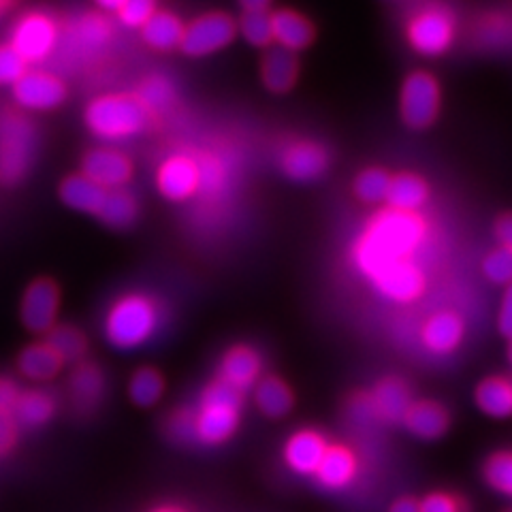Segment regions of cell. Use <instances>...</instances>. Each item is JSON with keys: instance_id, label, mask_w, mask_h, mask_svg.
<instances>
[{"instance_id": "obj_1", "label": "cell", "mask_w": 512, "mask_h": 512, "mask_svg": "<svg viewBox=\"0 0 512 512\" xmlns=\"http://www.w3.org/2000/svg\"><path fill=\"white\" fill-rule=\"evenodd\" d=\"M427 224L419 214L395 210L378 212L355 246V263L361 274L372 282L389 267L412 261L414 250L421 246Z\"/></svg>"}, {"instance_id": "obj_2", "label": "cell", "mask_w": 512, "mask_h": 512, "mask_svg": "<svg viewBox=\"0 0 512 512\" xmlns=\"http://www.w3.org/2000/svg\"><path fill=\"white\" fill-rule=\"evenodd\" d=\"M88 131L105 141H120L143 133L152 114L137 94H105L86 107Z\"/></svg>"}, {"instance_id": "obj_3", "label": "cell", "mask_w": 512, "mask_h": 512, "mask_svg": "<svg viewBox=\"0 0 512 512\" xmlns=\"http://www.w3.org/2000/svg\"><path fill=\"white\" fill-rule=\"evenodd\" d=\"M37 126L18 111L0 114V184L22 182L37 156Z\"/></svg>"}, {"instance_id": "obj_4", "label": "cell", "mask_w": 512, "mask_h": 512, "mask_svg": "<svg viewBox=\"0 0 512 512\" xmlns=\"http://www.w3.org/2000/svg\"><path fill=\"white\" fill-rule=\"evenodd\" d=\"M242 393L222 380L212 382L203 391L199 412L195 414V436L205 444H222L229 440L239 423Z\"/></svg>"}, {"instance_id": "obj_5", "label": "cell", "mask_w": 512, "mask_h": 512, "mask_svg": "<svg viewBox=\"0 0 512 512\" xmlns=\"http://www.w3.org/2000/svg\"><path fill=\"white\" fill-rule=\"evenodd\" d=\"M156 329L154 303L141 295L120 299L107 314L105 335L116 348H137L146 342Z\"/></svg>"}, {"instance_id": "obj_6", "label": "cell", "mask_w": 512, "mask_h": 512, "mask_svg": "<svg viewBox=\"0 0 512 512\" xmlns=\"http://www.w3.org/2000/svg\"><path fill=\"white\" fill-rule=\"evenodd\" d=\"M399 109H402L404 122L416 131L434 124L440 114V86L436 77L423 71L410 73L404 79Z\"/></svg>"}, {"instance_id": "obj_7", "label": "cell", "mask_w": 512, "mask_h": 512, "mask_svg": "<svg viewBox=\"0 0 512 512\" xmlns=\"http://www.w3.org/2000/svg\"><path fill=\"white\" fill-rule=\"evenodd\" d=\"M237 35V24L227 13H207L184 30L180 50L186 56H207L227 47Z\"/></svg>"}, {"instance_id": "obj_8", "label": "cell", "mask_w": 512, "mask_h": 512, "mask_svg": "<svg viewBox=\"0 0 512 512\" xmlns=\"http://www.w3.org/2000/svg\"><path fill=\"white\" fill-rule=\"evenodd\" d=\"M455 37L451 13L440 7H429L414 15L408 24V41L423 56H438L448 50Z\"/></svg>"}, {"instance_id": "obj_9", "label": "cell", "mask_w": 512, "mask_h": 512, "mask_svg": "<svg viewBox=\"0 0 512 512\" xmlns=\"http://www.w3.org/2000/svg\"><path fill=\"white\" fill-rule=\"evenodd\" d=\"M60 310V288L50 278L30 282L22 297L20 318L32 333H50L56 327Z\"/></svg>"}, {"instance_id": "obj_10", "label": "cell", "mask_w": 512, "mask_h": 512, "mask_svg": "<svg viewBox=\"0 0 512 512\" xmlns=\"http://www.w3.org/2000/svg\"><path fill=\"white\" fill-rule=\"evenodd\" d=\"M58 30L52 18L45 13H28L15 24L11 45L28 64L41 62L54 52Z\"/></svg>"}, {"instance_id": "obj_11", "label": "cell", "mask_w": 512, "mask_h": 512, "mask_svg": "<svg viewBox=\"0 0 512 512\" xmlns=\"http://www.w3.org/2000/svg\"><path fill=\"white\" fill-rule=\"evenodd\" d=\"M13 99L30 111H50L67 99V86L60 77L43 71H28L13 86Z\"/></svg>"}, {"instance_id": "obj_12", "label": "cell", "mask_w": 512, "mask_h": 512, "mask_svg": "<svg viewBox=\"0 0 512 512\" xmlns=\"http://www.w3.org/2000/svg\"><path fill=\"white\" fill-rule=\"evenodd\" d=\"M82 175L105 190H118L131 182L133 163L118 150L96 148L84 156Z\"/></svg>"}, {"instance_id": "obj_13", "label": "cell", "mask_w": 512, "mask_h": 512, "mask_svg": "<svg viewBox=\"0 0 512 512\" xmlns=\"http://www.w3.org/2000/svg\"><path fill=\"white\" fill-rule=\"evenodd\" d=\"M201 169L192 158L173 156L158 169V190L169 201H184L197 192Z\"/></svg>"}, {"instance_id": "obj_14", "label": "cell", "mask_w": 512, "mask_h": 512, "mask_svg": "<svg viewBox=\"0 0 512 512\" xmlns=\"http://www.w3.org/2000/svg\"><path fill=\"white\" fill-rule=\"evenodd\" d=\"M374 284L384 297L408 303L423 295L425 276L421 267L414 261H404L389 267L387 271H382V274L374 280Z\"/></svg>"}, {"instance_id": "obj_15", "label": "cell", "mask_w": 512, "mask_h": 512, "mask_svg": "<svg viewBox=\"0 0 512 512\" xmlns=\"http://www.w3.org/2000/svg\"><path fill=\"white\" fill-rule=\"evenodd\" d=\"M329 165L327 152L312 141H299L282 156V169L295 182H314Z\"/></svg>"}, {"instance_id": "obj_16", "label": "cell", "mask_w": 512, "mask_h": 512, "mask_svg": "<svg viewBox=\"0 0 512 512\" xmlns=\"http://www.w3.org/2000/svg\"><path fill=\"white\" fill-rule=\"evenodd\" d=\"M261 77L269 92L284 94L291 90L299 77V60L284 47H269L261 60Z\"/></svg>"}, {"instance_id": "obj_17", "label": "cell", "mask_w": 512, "mask_h": 512, "mask_svg": "<svg viewBox=\"0 0 512 512\" xmlns=\"http://www.w3.org/2000/svg\"><path fill=\"white\" fill-rule=\"evenodd\" d=\"M58 195H60V201L67 205L69 210L99 216L107 197V190L88 180L86 175L77 173V175H69V178H64L60 182Z\"/></svg>"}, {"instance_id": "obj_18", "label": "cell", "mask_w": 512, "mask_h": 512, "mask_svg": "<svg viewBox=\"0 0 512 512\" xmlns=\"http://www.w3.org/2000/svg\"><path fill=\"white\" fill-rule=\"evenodd\" d=\"M261 374V359L248 346L231 348L222 359L220 378L224 384H229L235 391H246L256 382Z\"/></svg>"}, {"instance_id": "obj_19", "label": "cell", "mask_w": 512, "mask_h": 512, "mask_svg": "<svg viewBox=\"0 0 512 512\" xmlns=\"http://www.w3.org/2000/svg\"><path fill=\"white\" fill-rule=\"evenodd\" d=\"M271 30L278 47L288 52H299L314 41V26L301 13L291 9H280L271 13Z\"/></svg>"}, {"instance_id": "obj_20", "label": "cell", "mask_w": 512, "mask_h": 512, "mask_svg": "<svg viewBox=\"0 0 512 512\" xmlns=\"http://www.w3.org/2000/svg\"><path fill=\"white\" fill-rule=\"evenodd\" d=\"M329 444L316 431H299L286 442V463L299 474H316Z\"/></svg>"}, {"instance_id": "obj_21", "label": "cell", "mask_w": 512, "mask_h": 512, "mask_svg": "<svg viewBox=\"0 0 512 512\" xmlns=\"http://www.w3.org/2000/svg\"><path fill=\"white\" fill-rule=\"evenodd\" d=\"M423 344L436 352V355H448L453 352L463 338V320L455 312H438L423 325Z\"/></svg>"}, {"instance_id": "obj_22", "label": "cell", "mask_w": 512, "mask_h": 512, "mask_svg": "<svg viewBox=\"0 0 512 512\" xmlns=\"http://www.w3.org/2000/svg\"><path fill=\"white\" fill-rule=\"evenodd\" d=\"M429 199V186L423 178L414 173H399L391 178V186L387 192L389 210L416 214Z\"/></svg>"}, {"instance_id": "obj_23", "label": "cell", "mask_w": 512, "mask_h": 512, "mask_svg": "<svg viewBox=\"0 0 512 512\" xmlns=\"http://www.w3.org/2000/svg\"><path fill=\"white\" fill-rule=\"evenodd\" d=\"M357 459L346 446H329L316 470L318 483L327 489H342L355 480Z\"/></svg>"}, {"instance_id": "obj_24", "label": "cell", "mask_w": 512, "mask_h": 512, "mask_svg": "<svg viewBox=\"0 0 512 512\" xmlns=\"http://www.w3.org/2000/svg\"><path fill=\"white\" fill-rule=\"evenodd\" d=\"M410 434L421 440H436L448 429V414L436 402H416L402 421Z\"/></svg>"}, {"instance_id": "obj_25", "label": "cell", "mask_w": 512, "mask_h": 512, "mask_svg": "<svg viewBox=\"0 0 512 512\" xmlns=\"http://www.w3.org/2000/svg\"><path fill=\"white\" fill-rule=\"evenodd\" d=\"M186 26L180 22L178 15L169 11H156L152 18L141 28V37L152 50L169 52L180 47Z\"/></svg>"}, {"instance_id": "obj_26", "label": "cell", "mask_w": 512, "mask_h": 512, "mask_svg": "<svg viewBox=\"0 0 512 512\" xmlns=\"http://www.w3.org/2000/svg\"><path fill=\"white\" fill-rule=\"evenodd\" d=\"M64 361L58 357V352L50 344H32L24 348L18 357V370L22 376L35 382L52 380L60 374Z\"/></svg>"}, {"instance_id": "obj_27", "label": "cell", "mask_w": 512, "mask_h": 512, "mask_svg": "<svg viewBox=\"0 0 512 512\" xmlns=\"http://www.w3.org/2000/svg\"><path fill=\"white\" fill-rule=\"evenodd\" d=\"M372 404L380 419L389 423L404 421L408 408L412 406L408 387L397 378H387L378 384L372 397Z\"/></svg>"}, {"instance_id": "obj_28", "label": "cell", "mask_w": 512, "mask_h": 512, "mask_svg": "<svg viewBox=\"0 0 512 512\" xmlns=\"http://www.w3.org/2000/svg\"><path fill=\"white\" fill-rule=\"evenodd\" d=\"M254 399L256 406H259L261 412L269 416V419H282V416H286L293 408L291 389L276 376H267L256 382Z\"/></svg>"}, {"instance_id": "obj_29", "label": "cell", "mask_w": 512, "mask_h": 512, "mask_svg": "<svg viewBox=\"0 0 512 512\" xmlns=\"http://www.w3.org/2000/svg\"><path fill=\"white\" fill-rule=\"evenodd\" d=\"M476 406L493 419L512 414V382L504 378H487L476 389Z\"/></svg>"}, {"instance_id": "obj_30", "label": "cell", "mask_w": 512, "mask_h": 512, "mask_svg": "<svg viewBox=\"0 0 512 512\" xmlns=\"http://www.w3.org/2000/svg\"><path fill=\"white\" fill-rule=\"evenodd\" d=\"M137 201L131 192L118 188V190H107L105 203L99 212V218L103 224L111 229H128L137 220Z\"/></svg>"}, {"instance_id": "obj_31", "label": "cell", "mask_w": 512, "mask_h": 512, "mask_svg": "<svg viewBox=\"0 0 512 512\" xmlns=\"http://www.w3.org/2000/svg\"><path fill=\"white\" fill-rule=\"evenodd\" d=\"M11 414L26 427H39L54 416V399L43 391H26L20 395Z\"/></svg>"}, {"instance_id": "obj_32", "label": "cell", "mask_w": 512, "mask_h": 512, "mask_svg": "<svg viewBox=\"0 0 512 512\" xmlns=\"http://www.w3.org/2000/svg\"><path fill=\"white\" fill-rule=\"evenodd\" d=\"M165 391V380L160 376L158 370L154 367H141L137 370L128 382V397L135 406L141 408H150L154 406L160 397H163Z\"/></svg>"}, {"instance_id": "obj_33", "label": "cell", "mask_w": 512, "mask_h": 512, "mask_svg": "<svg viewBox=\"0 0 512 512\" xmlns=\"http://www.w3.org/2000/svg\"><path fill=\"white\" fill-rule=\"evenodd\" d=\"M45 344H50L64 363L79 361L88 350L84 333L75 327H54L50 333H47Z\"/></svg>"}, {"instance_id": "obj_34", "label": "cell", "mask_w": 512, "mask_h": 512, "mask_svg": "<svg viewBox=\"0 0 512 512\" xmlns=\"http://www.w3.org/2000/svg\"><path fill=\"white\" fill-rule=\"evenodd\" d=\"M71 391H73L75 402L82 408L94 406L99 402L101 391H103V380L99 370H96L94 365H79L71 380Z\"/></svg>"}, {"instance_id": "obj_35", "label": "cell", "mask_w": 512, "mask_h": 512, "mask_svg": "<svg viewBox=\"0 0 512 512\" xmlns=\"http://www.w3.org/2000/svg\"><path fill=\"white\" fill-rule=\"evenodd\" d=\"M391 178L393 175H389L384 169H365L355 180V195L367 205L384 203L387 201Z\"/></svg>"}, {"instance_id": "obj_36", "label": "cell", "mask_w": 512, "mask_h": 512, "mask_svg": "<svg viewBox=\"0 0 512 512\" xmlns=\"http://www.w3.org/2000/svg\"><path fill=\"white\" fill-rule=\"evenodd\" d=\"M483 474L491 489L512 498V453H498L489 457Z\"/></svg>"}, {"instance_id": "obj_37", "label": "cell", "mask_w": 512, "mask_h": 512, "mask_svg": "<svg viewBox=\"0 0 512 512\" xmlns=\"http://www.w3.org/2000/svg\"><path fill=\"white\" fill-rule=\"evenodd\" d=\"M137 99L146 105V109L152 114V111H160V109L169 107V103L173 99V88L165 77L154 75V77H148L146 82L139 86Z\"/></svg>"}, {"instance_id": "obj_38", "label": "cell", "mask_w": 512, "mask_h": 512, "mask_svg": "<svg viewBox=\"0 0 512 512\" xmlns=\"http://www.w3.org/2000/svg\"><path fill=\"white\" fill-rule=\"evenodd\" d=\"M239 30H242V37L254 47H269V43L274 41L271 13H244Z\"/></svg>"}, {"instance_id": "obj_39", "label": "cell", "mask_w": 512, "mask_h": 512, "mask_svg": "<svg viewBox=\"0 0 512 512\" xmlns=\"http://www.w3.org/2000/svg\"><path fill=\"white\" fill-rule=\"evenodd\" d=\"M483 274L489 282L510 286L512 284V250L510 248H495L483 261Z\"/></svg>"}, {"instance_id": "obj_40", "label": "cell", "mask_w": 512, "mask_h": 512, "mask_svg": "<svg viewBox=\"0 0 512 512\" xmlns=\"http://www.w3.org/2000/svg\"><path fill=\"white\" fill-rule=\"evenodd\" d=\"M28 73V62L11 43L0 45V86H15Z\"/></svg>"}, {"instance_id": "obj_41", "label": "cell", "mask_w": 512, "mask_h": 512, "mask_svg": "<svg viewBox=\"0 0 512 512\" xmlns=\"http://www.w3.org/2000/svg\"><path fill=\"white\" fill-rule=\"evenodd\" d=\"M154 13H156V5L150 3V0H124L118 11L120 20L131 28H137V26L143 28Z\"/></svg>"}, {"instance_id": "obj_42", "label": "cell", "mask_w": 512, "mask_h": 512, "mask_svg": "<svg viewBox=\"0 0 512 512\" xmlns=\"http://www.w3.org/2000/svg\"><path fill=\"white\" fill-rule=\"evenodd\" d=\"M421 512H461V504L446 493H434L421 502Z\"/></svg>"}, {"instance_id": "obj_43", "label": "cell", "mask_w": 512, "mask_h": 512, "mask_svg": "<svg viewBox=\"0 0 512 512\" xmlns=\"http://www.w3.org/2000/svg\"><path fill=\"white\" fill-rule=\"evenodd\" d=\"M15 436H18V431H15L13 414L0 412V457H5L11 451L15 444Z\"/></svg>"}, {"instance_id": "obj_44", "label": "cell", "mask_w": 512, "mask_h": 512, "mask_svg": "<svg viewBox=\"0 0 512 512\" xmlns=\"http://www.w3.org/2000/svg\"><path fill=\"white\" fill-rule=\"evenodd\" d=\"M498 327L504 338L512 342V284L506 286L504 297H502V308L498 314Z\"/></svg>"}, {"instance_id": "obj_45", "label": "cell", "mask_w": 512, "mask_h": 512, "mask_svg": "<svg viewBox=\"0 0 512 512\" xmlns=\"http://www.w3.org/2000/svg\"><path fill=\"white\" fill-rule=\"evenodd\" d=\"M20 391L15 387V382L9 378H0V412H13L15 404L20 399Z\"/></svg>"}, {"instance_id": "obj_46", "label": "cell", "mask_w": 512, "mask_h": 512, "mask_svg": "<svg viewBox=\"0 0 512 512\" xmlns=\"http://www.w3.org/2000/svg\"><path fill=\"white\" fill-rule=\"evenodd\" d=\"M495 239H498L502 248H510L512 250V214H504L498 218L493 227Z\"/></svg>"}, {"instance_id": "obj_47", "label": "cell", "mask_w": 512, "mask_h": 512, "mask_svg": "<svg viewBox=\"0 0 512 512\" xmlns=\"http://www.w3.org/2000/svg\"><path fill=\"white\" fill-rule=\"evenodd\" d=\"M389 512H421V504L414 502L410 498H404V500H397Z\"/></svg>"}, {"instance_id": "obj_48", "label": "cell", "mask_w": 512, "mask_h": 512, "mask_svg": "<svg viewBox=\"0 0 512 512\" xmlns=\"http://www.w3.org/2000/svg\"><path fill=\"white\" fill-rule=\"evenodd\" d=\"M244 13H269V3H265V0H252V3H244L242 5Z\"/></svg>"}, {"instance_id": "obj_49", "label": "cell", "mask_w": 512, "mask_h": 512, "mask_svg": "<svg viewBox=\"0 0 512 512\" xmlns=\"http://www.w3.org/2000/svg\"><path fill=\"white\" fill-rule=\"evenodd\" d=\"M122 3H124V0H111V3H109V0H101L99 7L105 9V11H120Z\"/></svg>"}, {"instance_id": "obj_50", "label": "cell", "mask_w": 512, "mask_h": 512, "mask_svg": "<svg viewBox=\"0 0 512 512\" xmlns=\"http://www.w3.org/2000/svg\"><path fill=\"white\" fill-rule=\"evenodd\" d=\"M13 7H15L13 3H7V0H0V20H3Z\"/></svg>"}, {"instance_id": "obj_51", "label": "cell", "mask_w": 512, "mask_h": 512, "mask_svg": "<svg viewBox=\"0 0 512 512\" xmlns=\"http://www.w3.org/2000/svg\"><path fill=\"white\" fill-rule=\"evenodd\" d=\"M152 512H186L184 508H178V506H163V508H156Z\"/></svg>"}, {"instance_id": "obj_52", "label": "cell", "mask_w": 512, "mask_h": 512, "mask_svg": "<svg viewBox=\"0 0 512 512\" xmlns=\"http://www.w3.org/2000/svg\"><path fill=\"white\" fill-rule=\"evenodd\" d=\"M508 361H510V365H512V342H510V346H508Z\"/></svg>"}, {"instance_id": "obj_53", "label": "cell", "mask_w": 512, "mask_h": 512, "mask_svg": "<svg viewBox=\"0 0 512 512\" xmlns=\"http://www.w3.org/2000/svg\"><path fill=\"white\" fill-rule=\"evenodd\" d=\"M510 512H512V510H510Z\"/></svg>"}]
</instances>
